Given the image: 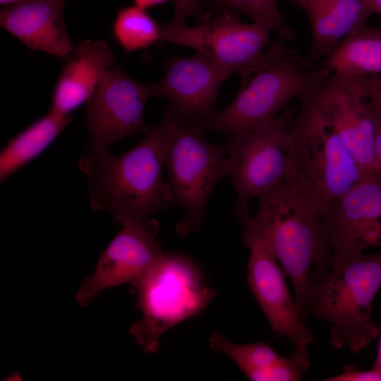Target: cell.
<instances>
[{
  "label": "cell",
  "instance_id": "cell-31",
  "mask_svg": "<svg viewBox=\"0 0 381 381\" xmlns=\"http://www.w3.org/2000/svg\"><path fill=\"white\" fill-rule=\"evenodd\" d=\"M40 0H0V4L4 6H15L25 3L36 1Z\"/></svg>",
  "mask_w": 381,
  "mask_h": 381
},
{
  "label": "cell",
  "instance_id": "cell-2",
  "mask_svg": "<svg viewBox=\"0 0 381 381\" xmlns=\"http://www.w3.org/2000/svg\"><path fill=\"white\" fill-rule=\"evenodd\" d=\"M164 167L159 125L152 126L141 142L121 155L85 152L78 161L88 179L91 208L109 212L119 225L147 220L175 206L163 179Z\"/></svg>",
  "mask_w": 381,
  "mask_h": 381
},
{
  "label": "cell",
  "instance_id": "cell-28",
  "mask_svg": "<svg viewBox=\"0 0 381 381\" xmlns=\"http://www.w3.org/2000/svg\"><path fill=\"white\" fill-rule=\"evenodd\" d=\"M371 108L373 110V115L375 125L376 160L379 173L381 175V116L373 109L372 107Z\"/></svg>",
  "mask_w": 381,
  "mask_h": 381
},
{
  "label": "cell",
  "instance_id": "cell-30",
  "mask_svg": "<svg viewBox=\"0 0 381 381\" xmlns=\"http://www.w3.org/2000/svg\"><path fill=\"white\" fill-rule=\"evenodd\" d=\"M379 334H380V339H379V344H378V348H377V353L376 359H375V361L373 368L381 371V325L379 327Z\"/></svg>",
  "mask_w": 381,
  "mask_h": 381
},
{
  "label": "cell",
  "instance_id": "cell-24",
  "mask_svg": "<svg viewBox=\"0 0 381 381\" xmlns=\"http://www.w3.org/2000/svg\"><path fill=\"white\" fill-rule=\"evenodd\" d=\"M310 361L306 349L295 350L288 356L281 358L267 368L250 375L253 381H298L309 368Z\"/></svg>",
  "mask_w": 381,
  "mask_h": 381
},
{
  "label": "cell",
  "instance_id": "cell-5",
  "mask_svg": "<svg viewBox=\"0 0 381 381\" xmlns=\"http://www.w3.org/2000/svg\"><path fill=\"white\" fill-rule=\"evenodd\" d=\"M164 166L175 206L184 217L177 225L183 236L200 229L207 199L217 183L230 175V160L224 144L215 145L206 132L182 118L170 105L161 123Z\"/></svg>",
  "mask_w": 381,
  "mask_h": 381
},
{
  "label": "cell",
  "instance_id": "cell-23",
  "mask_svg": "<svg viewBox=\"0 0 381 381\" xmlns=\"http://www.w3.org/2000/svg\"><path fill=\"white\" fill-rule=\"evenodd\" d=\"M279 0H211L212 6L229 7L241 11L253 19V23L261 24L285 40L296 36V31L284 20L278 6Z\"/></svg>",
  "mask_w": 381,
  "mask_h": 381
},
{
  "label": "cell",
  "instance_id": "cell-15",
  "mask_svg": "<svg viewBox=\"0 0 381 381\" xmlns=\"http://www.w3.org/2000/svg\"><path fill=\"white\" fill-rule=\"evenodd\" d=\"M310 94L363 172L379 173L375 125L370 104L334 74L319 83Z\"/></svg>",
  "mask_w": 381,
  "mask_h": 381
},
{
  "label": "cell",
  "instance_id": "cell-11",
  "mask_svg": "<svg viewBox=\"0 0 381 381\" xmlns=\"http://www.w3.org/2000/svg\"><path fill=\"white\" fill-rule=\"evenodd\" d=\"M250 217L241 222L243 241L250 251L247 264L250 289L272 330L287 337L295 350L306 349L314 336L301 319L279 262L252 225Z\"/></svg>",
  "mask_w": 381,
  "mask_h": 381
},
{
  "label": "cell",
  "instance_id": "cell-14",
  "mask_svg": "<svg viewBox=\"0 0 381 381\" xmlns=\"http://www.w3.org/2000/svg\"><path fill=\"white\" fill-rule=\"evenodd\" d=\"M332 258L381 247V175L365 174L327 211Z\"/></svg>",
  "mask_w": 381,
  "mask_h": 381
},
{
  "label": "cell",
  "instance_id": "cell-25",
  "mask_svg": "<svg viewBox=\"0 0 381 381\" xmlns=\"http://www.w3.org/2000/svg\"><path fill=\"white\" fill-rule=\"evenodd\" d=\"M335 75L361 95L381 116V73L358 76Z\"/></svg>",
  "mask_w": 381,
  "mask_h": 381
},
{
  "label": "cell",
  "instance_id": "cell-1",
  "mask_svg": "<svg viewBox=\"0 0 381 381\" xmlns=\"http://www.w3.org/2000/svg\"><path fill=\"white\" fill-rule=\"evenodd\" d=\"M326 213L320 198L294 174L258 198L255 214L250 217L252 225L289 277L303 321L307 316L312 282L332 260Z\"/></svg>",
  "mask_w": 381,
  "mask_h": 381
},
{
  "label": "cell",
  "instance_id": "cell-4",
  "mask_svg": "<svg viewBox=\"0 0 381 381\" xmlns=\"http://www.w3.org/2000/svg\"><path fill=\"white\" fill-rule=\"evenodd\" d=\"M285 41L277 35L258 61L240 74L239 91L227 107L215 113L205 131L231 136L255 129L332 74L323 66L315 70L303 67L302 58Z\"/></svg>",
  "mask_w": 381,
  "mask_h": 381
},
{
  "label": "cell",
  "instance_id": "cell-32",
  "mask_svg": "<svg viewBox=\"0 0 381 381\" xmlns=\"http://www.w3.org/2000/svg\"><path fill=\"white\" fill-rule=\"evenodd\" d=\"M374 13H378L381 16V0H369Z\"/></svg>",
  "mask_w": 381,
  "mask_h": 381
},
{
  "label": "cell",
  "instance_id": "cell-7",
  "mask_svg": "<svg viewBox=\"0 0 381 381\" xmlns=\"http://www.w3.org/2000/svg\"><path fill=\"white\" fill-rule=\"evenodd\" d=\"M297 99L289 134L295 175L327 211L366 174L318 108L310 90Z\"/></svg>",
  "mask_w": 381,
  "mask_h": 381
},
{
  "label": "cell",
  "instance_id": "cell-3",
  "mask_svg": "<svg viewBox=\"0 0 381 381\" xmlns=\"http://www.w3.org/2000/svg\"><path fill=\"white\" fill-rule=\"evenodd\" d=\"M381 287V251L334 257L311 284L307 315L330 323V344L358 353L379 334L371 320Z\"/></svg>",
  "mask_w": 381,
  "mask_h": 381
},
{
  "label": "cell",
  "instance_id": "cell-8",
  "mask_svg": "<svg viewBox=\"0 0 381 381\" xmlns=\"http://www.w3.org/2000/svg\"><path fill=\"white\" fill-rule=\"evenodd\" d=\"M297 106L286 107L269 122L231 136L223 143L236 193L234 211L240 222L250 216L249 202L295 174L289 128Z\"/></svg>",
  "mask_w": 381,
  "mask_h": 381
},
{
  "label": "cell",
  "instance_id": "cell-10",
  "mask_svg": "<svg viewBox=\"0 0 381 381\" xmlns=\"http://www.w3.org/2000/svg\"><path fill=\"white\" fill-rule=\"evenodd\" d=\"M161 41L194 49L219 66L239 74L251 67L264 53L270 28L244 23L229 10L194 27L186 23H161Z\"/></svg>",
  "mask_w": 381,
  "mask_h": 381
},
{
  "label": "cell",
  "instance_id": "cell-9",
  "mask_svg": "<svg viewBox=\"0 0 381 381\" xmlns=\"http://www.w3.org/2000/svg\"><path fill=\"white\" fill-rule=\"evenodd\" d=\"M152 96L150 84L135 80L120 66L109 68L87 102L89 142L85 152H107L117 140L146 135L152 126L145 123L143 110Z\"/></svg>",
  "mask_w": 381,
  "mask_h": 381
},
{
  "label": "cell",
  "instance_id": "cell-27",
  "mask_svg": "<svg viewBox=\"0 0 381 381\" xmlns=\"http://www.w3.org/2000/svg\"><path fill=\"white\" fill-rule=\"evenodd\" d=\"M202 0H175V10L170 23H185L190 16L199 17L201 13Z\"/></svg>",
  "mask_w": 381,
  "mask_h": 381
},
{
  "label": "cell",
  "instance_id": "cell-22",
  "mask_svg": "<svg viewBox=\"0 0 381 381\" xmlns=\"http://www.w3.org/2000/svg\"><path fill=\"white\" fill-rule=\"evenodd\" d=\"M210 345L212 350L229 357L248 378L253 373L271 366L282 356L264 342L237 344L228 340L218 331L212 333Z\"/></svg>",
  "mask_w": 381,
  "mask_h": 381
},
{
  "label": "cell",
  "instance_id": "cell-20",
  "mask_svg": "<svg viewBox=\"0 0 381 381\" xmlns=\"http://www.w3.org/2000/svg\"><path fill=\"white\" fill-rule=\"evenodd\" d=\"M332 74L358 76L381 73V28L367 25L347 36L323 59Z\"/></svg>",
  "mask_w": 381,
  "mask_h": 381
},
{
  "label": "cell",
  "instance_id": "cell-6",
  "mask_svg": "<svg viewBox=\"0 0 381 381\" xmlns=\"http://www.w3.org/2000/svg\"><path fill=\"white\" fill-rule=\"evenodd\" d=\"M132 286L142 318L130 334L145 353L155 352L167 330L199 314L217 295L195 262L178 253H164Z\"/></svg>",
  "mask_w": 381,
  "mask_h": 381
},
{
  "label": "cell",
  "instance_id": "cell-19",
  "mask_svg": "<svg viewBox=\"0 0 381 381\" xmlns=\"http://www.w3.org/2000/svg\"><path fill=\"white\" fill-rule=\"evenodd\" d=\"M71 116L52 110L12 138L1 151L0 181L40 155L71 122Z\"/></svg>",
  "mask_w": 381,
  "mask_h": 381
},
{
  "label": "cell",
  "instance_id": "cell-16",
  "mask_svg": "<svg viewBox=\"0 0 381 381\" xmlns=\"http://www.w3.org/2000/svg\"><path fill=\"white\" fill-rule=\"evenodd\" d=\"M65 0H40L4 6L0 25L30 49L65 60L74 48L63 14Z\"/></svg>",
  "mask_w": 381,
  "mask_h": 381
},
{
  "label": "cell",
  "instance_id": "cell-26",
  "mask_svg": "<svg viewBox=\"0 0 381 381\" xmlns=\"http://www.w3.org/2000/svg\"><path fill=\"white\" fill-rule=\"evenodd\" d=\"M325 381H381V371L373 368L360 370L353 365H344L340 374L324 379Z\"/></svg>",
  "mask_w": 381,
  "mask_h": 381
},
{
  "label": "cell",
  "instance_id": "cell-17",
  "mask_svg": "<svg viewBox=\"0 0 381 381\" xmlns=\"http://www.w3.org/2000/svg\"><path fill=\"white\" fill-rule=\"evenodd\" d=\"M308 16L311 43L301 59L310 68L318 60L329 55L349 35L366 26L374 13L369 0H289Z\"/></svg>",
  "mask_w": 381,
  "mask_h": 381
},
{
  "label": "cell",
  "instance_id": "cell-12",
  "mask_svg": "<svg viewBox=\"0 0 381 381\" xmlns=\"http://www.w3.org/2000/svg\"><path fill=\"white\" fill-rule=\"evenodd\" d=\"M121 229L102 253L95 269L83 281L76 301L87 306L101 291L137 282L164 253L157 236L159 224L154 219L131 221Z\"/></svg>",
  "mask_w": 381,
  "mask_h": 381
},
{
  "label": "cell",
  "instance_id": "cell-18",
  "mask_svg": "<svg viewBox=\"0 0 381 381\" xmlns=\"http://www.w3.org/2000/svg\"><path fill=\"white\" fill-rule=\"evenodd\" d=\"M64 61L50 110L69 116L87 103L104 73L113 67L114 57L105 41L86 40L74 47Z\"/></svg>",
  "mask_w": 381,
  "mask_h": 381
},
{
  "label": "cell",
  "instance_id": "cell-13",
  "mask_svg": "<svg viewBox=\"0 0 381 381\" xmlns=\"http://www.w3.org/2000/svg\"><path fill=\"white\" fill-rule=\"evenodd\" d=\"M232 73L199 52L175 56L167 60L161 81L150 84L151 92L167 98L182 118L205 130L216 113L220 87Z\"/></svg>",
  "mask_w": 381,
  "mask_h": 381
},
{
  "label": "cell",
  "instance_id": "cell-21",
  "mask_svg": "<svg viewBox=\"0 0 381 381\" xmlns=\"http://www.w3.org/2000/svg\"><path fill=\"white\" fill-rule=\"evenodd\" d=\"M161 23L137 6L120 9L113 24L115 40L126 53L146 49L161 41Z\"/></svg>",
  "mask_w": 381,
  "mask_h": 381
},
{
  "label": "cell",
  "instance_id": "cell-29",
  "mask_svg": "<svg viewBox=\"0 0 381 381\" xmlns=\"http://www.w3.org/2000/svg\"><path fill=\"white\" fill-rule=\"evenodd\" d=\"M169 1V0H133L135 6L144 9L165 4Z\"/></svg>",
  "mask_w": 381,
  "mask_h": 381
}]
</instances>
